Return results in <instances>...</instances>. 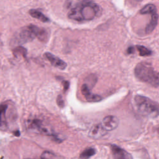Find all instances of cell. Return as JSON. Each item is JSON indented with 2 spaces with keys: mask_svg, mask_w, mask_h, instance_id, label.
Here are the masks:
<instances>
[{
  "mask_svg": "<svg viewBox=\"0 0 159 159\" xmlns=\"http://www.w3.org/2000/svg\"><path fill=\"white\" fill-rule=\"evenodd\" d=\"M134 74L140 81L153 87L159 86V71H156L150 63L140 62L134 68Z\"/></svg>",
  "mask_w": 159,
  "mask_h": 159,
  "instance_id": "3",
  "label": "cell"
},
{
  "mask_svg": "<svg viewBox=\"0 0 159 159\" xmlns=\"http://www.w3.org/2000/svg\"><path fill=\"white\" fill-rule=\"evenodd\" d=\"M29 12L32 17L39 19L43 22H48L50 21V19L40 11H38L37 9H30Z\"/></svg>",
  "mask_w": 159,
  "mask_h": 159,
  "instance_id": "12",
  "label": "cell"
},
{
  "mask_svg": "<svg viewBox=\"0 0 159 159\" xmlns=\"http://www.w3.org/2000/svg\"><path fill=\"white\" fill-rule=\"evenodd\" d=\"M13 53L16 57L22 56L23 57H25L27 55V50L22 46H18L13 50Z\"/></svg>",
  "mask_w": 159,
  "mask_h": 159,
  "instance_id": "15",
  "label": "cell"
},
{
  "mask_svg": "<svg viewBox=\"0 0 159 159\" xmlns=\"http://www.w3.org/2000/svg\"><path fill=\"white\" fill-rule=\"evenodd\" d=\"M100 6L91 0H78L68 13V17L78 22L91 20L101 14Z\"/></svg>",
  "mask_w": 159,
  "mask_h": 159,
  "instance_id": "1",
  "label": "cell"
},
{
  "mask_svg": "<svg viewBox=\"0 0 159 159\" xmlns=\"http://www.w3.org/2000/svg\"><path fill=\"white\" fill-rule=\"evenodd\" d=\"M113 159H133L132 156L123 148L116 145H111Z\"/></svg>",
  "mask_w": 159,
  "mask_h": 159,
  "instance_id": "6",
  "label": "cell"
},
{
  "mask_svg": "<svg viewBox=\"0 0 159 159\" xmlns=\"http://www.w3.org/2000/svg\"><path fill=\"white\" fill-rule=\"evenodd\" d=\"M132 2H134V3H138V2H140L141 1H142L143 0H130Z\"/></svg>",
  "mask_w": 159,
  "mask_h": 159,
  "instance_id": "22",
  "label": "cell"
},
{
  "mask_svg": "<svg viewBox=\"0 0 159 159\" xmlns=\"http://www.w3.org/2000/svg\"><path fill=\"white\" fill-rule=\"evenodd\" d=\"M134 104L137 111L142 116L156 117L159 115V104L148 97L136 95Z\"/></svg>",
  "mask_w": 159,
  "mask_h": 159,
  "instance_id": "4",
  "label": "cell"
},
{
  "mask_svg": "<svg viewBox=\"0 0 159 159\" xmlns=\"http://www.w3.org/2000/svg\"><path fill=\"white\" fill-rule=\"evenodd\" d=\"M7 109V106L6 105H1V130H3V127L4 128L6 127V121L5 120V113H6V110Z\"/></svg>",
  "mask_w": 159,
  "mask_h": 159,
  "instance_id": "16",
  "label": "cell"
},
{
  "mask_svg": "<svg viewBox=\"0 0 159 159\" xmlns=\"http://www.w3.org/2000/svg\"><path fill=\"white\" fill-rule=\"evenodd\" d=\"M44 57L50 61L52 65L56 68L60 70H65L67 66V64L65 61L50 52L45 53Z\"/></svg>",
  "mask_w": 159,
  "mask_h": 159,
  "instance_id": "7",
  "label": "cell"
},
{
  "mask_svg": "<svg viewBox=\"0 0 159 159\" xmlns=\"http://www.w3.org/2000/svg\"><path fill=\"white\" fill-rule=\"evenodd\" d=\"M81 91L86 101L89 102H98L102 99L101 96L93 94L91 92L90 87L86 83H84L82 85Z\"/></svg>",
  "mask_w": 159,
  "mask_h": 159,
  "instance_id": "8",
  "label": "cell"
},
{
  "mask_svg": "<svg viewBox=\"0 0 159 159\" xmlns=\"http://www.w3.org/2000/svg\"><path fill=\"white\" fill-rule=\"evenodd\" d=\"M40 159H58V158L53 153L45 151L42 153Z\"/></svg>",
  "mask_w": 159,
  "mask_h": 159,
  "instance_id": "18",
  "label": "cell"
},
{
  "mask_svg": "<svg viewBox=\"0 0 159 159\" xmlns=\"http://www.w3.org/2000/svg\"><path fill=\"white\" fill-rule=\"evenodd\" d=\"M95 153V149L93 148H89L84 150L80 155V158L88 159Z\"/></svg>",
  "mask_w": 159,
  "mask_h": 159,
  "instance_id": "17",
  "label": "cell"
},
{
  "mask_svg": "<svg viewBox=\"0 0 159 159\" xmlns=\"http://www.w3.org/2000/svg\"><path fill=\"white\" fill-rule=\"evenodd\" d=\"M63 87H64V90H66L68 88L69 86V83L68 81H63Z\"/></svg>",
  "mask_w": 159,
  "mask_h": 159,
  "instance_id": "21",
  "label": "cell"
},
{
  "mask_svg": "<svg viewBox=\"0 0 159 159\" xmlns=\"http://www.w3.org/2000/svg\"><path fill=\"white\" fill-rule=\"evenodd\" d=\"M119 124L118 118L114 116H106L102 121V124L107 131H111L116 129Z\"/></svg>",
  "mask_w": 159,
  "mask_h": 159,
  "instance_id": "9",
  "label": "cell"
},
{
  "mask_svg": "<svg viewBox=\"0 0 159 159\" xmlns=\"http://www.w3.org/2000/svg\"><path fill=\"white\" fill-rule=\"evenodd\" d=\"M156 131L157 132L158 134H159V125H158V126L156 127Z\"/></svg>",
  "mask_w": 159,
  "mask_h": 159,
  "instance_id": "23",
  "label": "cell"
},
{
  "mask_svg": "<svg viewBox=\"0 0 159 159\" xmlns=\"http://www.w3.org/2000/svg\"><path fill=\"white\" fill-rule=\"evenodd\" d=\"M28 127L29 130L34 131V132L42 134L45 135L51 134L50 129L46 127L45 125L40 120L37 119H34L28 122Z\"/></svg>",
  "mask_w": 159,
  "mask_h": 159,
  "instance_id": "5",
  "label": "cell"
},
{
  "mask_svg": "<svg viewBox=\"0 0 159 159\" xmlns=\"http://www.w3.org/2000/svg\"><path fill=\"white\" fill-rule=\"evenodd\" d=\"M135 47L138 50L140 56L145 57V56H150L152 55V51L143 45H137L135 46Z\"/></svg>",
  "mask_w": 159,
  "mask_h": 159,
  "instance_id": "14",
  "label": "cell"
},
{
  "mask_svg": "<svg viewBox=\"0 0 159 159\" xmlns=\"http://www.w3.org/2000/svg\"><path fill=\"white\" fill-rule=\"evenodd\" d=\"M127 53L129 54H131V53H133L134 52V47H129L128 48H127Z\"/></svg>",
  "mask_w": 159,
  "mask_h": 159,
  "instance_id": "20",
  "label": "cell"
},
{
  "mask_svg": "<svg viewBox=\"0 0 159 159\" xmlns=\"http://www.w3.org/2000/svg\"><path fill=\"white\" fill-rule=\"evenodd\" d=\"M150 16H151L150 20L145 29V32L146 34L151 33L155 29V28L156 27L158 24V15L157 14V12H155L151 14Z\"/></svg>",
  "mask_w": 159,
  "mask_h": 159,
  "instance_id": "11",
  "label": "cell"
},
{
  "mask_svg": "<svg viewBox=\"0 0 159 159\" xmlns=\"http://www.w3.org/2000/svg\"><path fill=\"white\" fill-rule=\"evenodd\" d=\"M35 38L45 42L48 38V32L45 29L30 24L19 29L14 34L12 42L14 44L21 45L32 41Z\"/></svg>",
  "mask_w": 159,
  "mask_h": 159,
  "instance_id": "2",
  "label": "cell"
},
{
  "mask_svg": "<svg viewBox=\"0 0 159 159\" xmlns=\"http://www.w3.org/2000/svg\"><path fill=\"white\" fill-rule=\"evenodd\" d=\"M155 12H157V9L154 4H148L143 6L140 11L142 14H151Z\"/></svg>",
  "mask_w": 159,
  "mask_h": 159,
  "instance_id": "13",
  "label": "cell"
},
{
  "mask_svg": "<svg viewBox=\"0 0 159 159\" xmlns=\"http://www.w3.org/2000/svg\"><path fill=\"white\" fill-rule=\"evenodd\" d=\"M57 104L58 105V106H60V107H63L64 106V101L61 98V96H58L57 98Z\"/></svg>",
  "mask_w": 159,
  "mask_h": 159,
  "instance_id": "19",
  "label": "cell"
},
{
  "mask_svg": "<svg viewBox=\"0 0 159 159\" xmlns=\"http://www.w3.org/2000/svg\"><path fill=\"white\" fill-rule=\"evenodd\" d=\"M107 130L105 129L104 126L101 124H98L93 125L89 132V136L93 139H98L104 136Z\"/></svg>",
  "mask_w": 159,
  "mask_h": 159,
  "instance_id": "10",
  "label": "cell"
}]
</instances>
